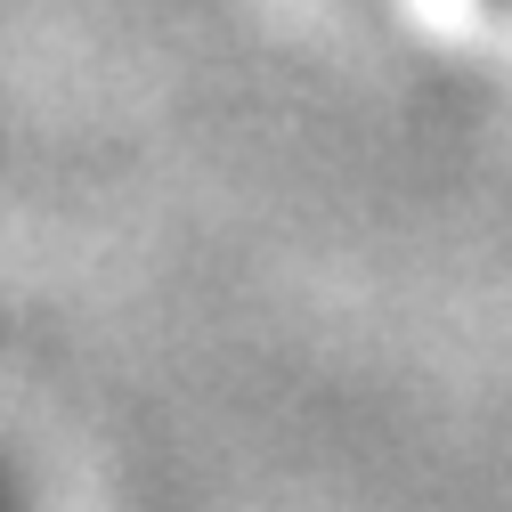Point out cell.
<instances>
[{
  "instance_id": "6da1fadb",
  "label": "cell",
  "mask_w": 512,
  "mask_h": 512,
  "mask_svg": "<svg viewBox=\"0 0 512 512\" xmlns=\"http://www.w3.org/2000/svg\"><path fill=\"white\" fill-rule=\"evenodd\" d=\"M0 512H17V488H9V480H0Z\"/></svg>"
}]
</instances>
